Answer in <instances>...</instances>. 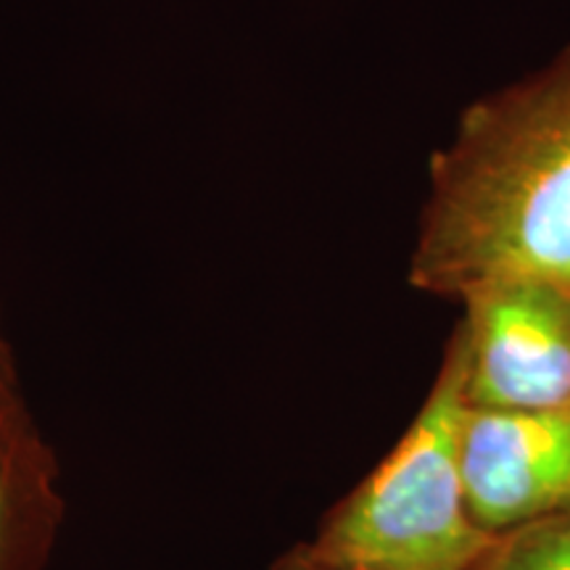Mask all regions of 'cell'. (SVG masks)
Listing matches in <instances>:
<instances>
[{"label":"cell","instance_id":"4","mask_svg":"<svg viewBox=\"0 0 570 570\" xmlns=\"http://www.w3.org/2000/svg\"><path fill=\"white\" fill-rule=\"evenodd\" d=\"M460 468L470 515L483 531L570 512V410L468 404Z\"/></svg>","mask_w":570,"mask_h":570},{"label":"cell","instance_id":"8","mask_svg":"<svg viewBox=\"0 0 570 570\" xmlns=\"http://www.w3.org/2000/svg\"><path fill=\"white\" fill-rule=\"evenodd\" d=\"M277 570H341V568H331V566H323V562L312 560L309 554H306L302 547L298 550H294L285 558L281 566H277Z\"/></svg>","mask_w":570,"mask_h":570},{"label":"cell","instance_id":"5","mask_svg":"<svg viewBox=\"0 0 570 570\" xmlns=\"http://www.w3.org/2000/svg\"><path fill=\"white\" fill-rule=\"evenodd\" d=\"M61 515L59 465L19 399L0 410V570H40Z\"/></svg>","mask_w":570,"mask_h":570},{"label":"cell","instance_id":"2","mask_svg":"<svg viewBox=\"0 0 570 570\" xmlns=\"http://www.w3.org/2000/svg\"><path fill=\"white\" fill-rule=\"evenodd\" d=\"M465 348L452 331L407 433L302 550L341 570H473L494 533L470 515L460 468Z\"/></svg>","mask_w":570,"mask_h":570},{"label":"cell","instance_id":"3","mask_svg":"<svg viewBox=\"0 0 570 570\" xmlns=\"http://www.w3.org/2000/svg\"><path fill=\"white\" fill-rule=\"evenodd\" d=\"M460 306L468 404L570 410V285L497 283Z\"/></svg>","mask_w":570,"mask_h":570},{"label":"cell","instance_id":"7","mask_svg":"<svg viewBox=\"0 0 570 570\" xmlns=\"http://www.w3.org/2000/svg\"><path fill=\"white\" fill-rule=\"evenodd\" d=\"M19 375L17 365H13V354L9 341L3 333V320H0V410L9 404L19 402Z\"/></svg>","mask_w":570,"mask_h":570},{"label":"cell","instance_id":"1","mask_svg":"<svg viewBox=\"0 0 570 570\" xmlns=\"http://www.w3.org/2000/svg\"><path fill=\"white\" fill-rule=\"evenodd\" d=\"M407 281L458 304L497 283L570 285V40L462 106L428 156Z\"/></svg>","mask_w":570,"mask_h":570},{"label":"cell","instance_id":"6","mask_svg":"<svg viewBox=\"0 0 570 570\" xmlns=\"http://www.w3.org/2000/svg\"><path fill=\"white\" fill-rule=\"evenodd\" d=\"M473 570H570V512L494 533Z\"/></svg>","mask_w":570,"mask_h":570}]
</instances>
